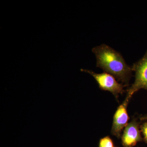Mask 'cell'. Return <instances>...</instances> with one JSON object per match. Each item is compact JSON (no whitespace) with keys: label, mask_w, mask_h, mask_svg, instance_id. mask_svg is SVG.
<instances>
[{"label":"cell","mask_w":147,"mask_h":147,"mask_svg":"<svg viewBox=\"0 0 147 147\" xmlns=\"http://www.w3.org/2000/svg\"><path fill=\"white\" fill-rule=\"evenodd\" d=\"M135 72V81L127 90V97L131 98L132 95L139 90H147V50L144 57L131 66Z\"/></svg>","instance_id":"obj_3"},{"label":"cell","mask_w":147,"mask_h":147,"mask_svg":"<svg viewBox=\"0 0 147 147\" xmlns=\"http://www.w3.org/2000/svg\"><path fill=\"white\" fill-rule=\"evenodd\" d=\"M130 98L126 96L125 100L119 106L114 115L111 132L118 138L120 137L122 130L128 124L129 117L127 108Z\"/></svg>","instance_id":"obj_4"},{"label":"cell","mask_w":147,"mask_h":147,"mask_svg":"<svg viewBox=\"0 0 147 147\" xmlns=\"http://www.w3.org/2000/svg\"><path fill=\"white\" fill-rule=\"evenodd\" d=\"M98 147H114V143L110 137L107 136L100 139Z\"/></svg>","instance_id":"obj_6"},{"label":"cell","mask_w":147,"mask_h":147,"mask_svg":"<svg viewBox=\"0 0 147 147\" xmlns=\"http://www.w3.org/2000/svg\"><path fill=\"white\" fill-rule=\"evenodd\" d=\"M92 52L95 55L97 67L113 75L125 86H128L133 71L120 53L105 44L93 47Z\"/></svg>","instance_id":"obj_1"},{"label":"cell","mask_w":147,"mask_h":147,"mask_svg":"<svg viewBox=\"0 0 147 147\" xmlns=\"http://www.w3.org/2000/svg\"><path fill=\"white\" fill-rule=\"evenodd\" d=\"M141 120L142 121H147V115L143 116L141 117Z\"/></svg>","instance_id":"obj_8"},{"label":"cell","mask_w":147,"mask_h":147,"mask_svg":"<svg viewBox=\"0 0 147 147\" xmlns=\"http://www.w3.org/2000/svg\"><path fill=\"white\" fill-rule=\"evenodd\" d=\"M140 128L144 136L143 140L146 143H147V121L145 122L142 124L140 126Z\"/></svg>","instance_id":"obj_7"},{"label":"cell","mask_w":147,"mask_h":147,"mask_svg":"<svg viewBox=\"0 0 147 147\" xmlns=\"http://www.w3.org/2000/svg\"><path fill=\"white\" fill-rule=\"evenodd\" d=\"M81 71L89 74L94 78L99 88L103 90L108 91L112 93L117 98L119 94H122L125 92L124 87L125 86L118 83L115 78L109 74L103 72L96 73L92 70L81 69Z\"/></svg>","instance_id":"obj_2"},{"label":"cell","mask_w":147,"mask_h":147,"mask_svg":"<svg viewBox=\"0 0 147 147\" xmlns=\"http://www.w3.org/2000/svg\"><path fill=\"white\" fill-rule=\"evenodd\" d=\"M143 139L139 130V123L134 119L125 127L121 137L123 147H134L137 143L142 142Z\"/></svg>","instance_id":"obj_5"}]
</instances>
